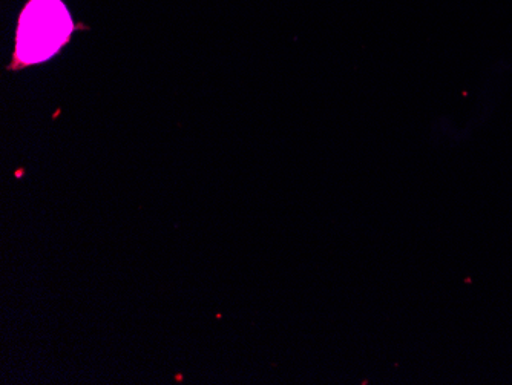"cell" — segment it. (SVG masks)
<instances>
[{"mask_svg":"<svg viewBox=\"0 0 512 385\" xmlns=\"http://www.w3.org/2000/svg\"><path fill=\"white\" fill-rule=\"evenodd\" d=\"M79 28L62 0H30L20 13L11 70L50 60Z\"/></svg>","mask_w":512,"mask_h":385,"instance_id":"1","label":"cell"}]
</instances>
